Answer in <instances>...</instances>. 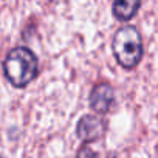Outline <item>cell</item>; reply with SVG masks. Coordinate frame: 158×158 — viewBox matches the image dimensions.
Returning a JSON list of instances; mask_svg holds the SVG:
<instances>
[{"label": "cell", "instance_id": "cell-1", "mask_svg": "<svg viewBox=\"0 0 158 158\" xmlns=\"http://www.w3.org/2000/svg\"><path fill=\"white\" fill-rule=\"evenodd\" d=\"M3 71L11 85L23 89L36 79L39 73V62L30 48L17 47L6 54L3 60Z\"/></svg>", "mask_w": 158, "mask_h": 158}, {"label": "cell", "instance_id": "cell-2", "mask_svg": "<svg viewBox=\"0 0 158 158\" xmlns=\"http://www.w3.org/2000/svg\"><path fill=\"white\" fill-rule=\"evenodd\" d=\"M112 50L123 68H135L143 57V37L139 31L130 25L121 27L112 39Z\"/></svg>", "mask_w": 158, "mask_h": 158}, {"label": "cell", "instance_id": "cell-3", "mask_svg": "<svg viewBox=\"0 0 158 158\" xmlns=\"http://www.w3.org/2000/svg\"><path fill=\"white\" fill-rule=\"evenodd\" d=\"M107 130V124L102 118L96 115H84L77 121L76 133L85 144L99 139Z\"/></svg>", "mask_w": 158, "mask_h": 158}, {"label": "cell", "instance_id": "cell-4", "mask_svg": "<svg viewBox=\"0 0 158 158\" xmlns=\"http://www.w3.org/2000/svg\"><path fill=\"white\" fill-rule=\"evenodd\" d=\"M115 102V93L112 85L109 84H98L93 87L90 93V107L99 115L109 113Z\"/></svg>", "mask_w": 158, "mask_h": 158}, {"label": "cell", "instance_id": "cell-5", "mask_svg": "<svg viewBox=\"0 0 158 158\" xmlns=\"http://www.w3.org/2000/svg\"><path fill=\"white\" fill-rule=\"evenodd\" d=\"M139 5L141 0H113V16L121 22H127L135 17Z\"/></svg>", "mask_w": 158, "mask_h": 158}, {"label": "cell", "instance_id": "cell-6", "mask_svg": "<svg viewBox=\"0 0 158 158\" xmlns=\"http://www.w3.org/2000/svg\"><path fill=\"white\" fill-rule=\"evenodd\" d=\"M76 158H99V155L93 150L90 144H82L76 153Z\"/></svg>", "mask_w": 158, "mask_h": 158}, {"label": "cell", "instance_id": "cell-7", "mask_svg": "<svg viewBox=\"0 0 158 158\" xmlns=\"http://www.w3.org/2000/svg\"><path fill=\"white\" fill-rule=\"evenodd\" d=\"M50 2H53V3H60V2H64V0H50Z\"/></svg>", "mask_w": 158, "mask_h": 158}]
</instances>
